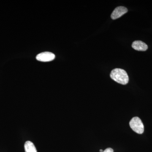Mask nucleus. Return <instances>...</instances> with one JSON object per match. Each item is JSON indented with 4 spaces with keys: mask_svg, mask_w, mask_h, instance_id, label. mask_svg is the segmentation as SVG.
I'll return each mask as SVG.
<instances>
[{
    "mask_svg": "<svg viewBox=\"0 0 152 152\" xmlns=\"http://www.w3.org/2000/svg\"><path fill=\"white\" fill-rule=\"evenodd\" d=\"M132 47L136 50L145 51L148 49V45L141 41H135L133 42Z\"/></svg>",
    "mask_w": 152,
    "mask_h": 152,
    "instance_id": "39448f33",
    "label": "nucleus"
},
{
    "mask_svg": "<svg viewBox=\"0 0 152 152\" xmlns=\"http://www.w3.org/2000/svg\"><path fill=\"white\" fill-rule=\"evenodd\" d=\"M103 151L102 150H100V152H102Z\"/></svg>",
    "mask_w": 152,
    "mask_h": 152,
    "instance_id": "6e6552de",
    "label": "nucleus"
},
{
    "mask_svg": "<svg viewBox=\"0 0 152 152\" xmlns=\"http://www.w3.org/2000/svg\"><path fill=\"white\" fill-rule=\"evenodd\" d=\"M102 152H114V151L111 148H107Z\"/></svg>",
    "mask_w": 152,
    "mask_h": 152,
    "instance_id": "0eeeda50",
    "label": "nucleus"
},
{
    "mask_svg": "<svg viewBox=\"0 0 152 152\" xmlns=\"http://www.w3.org/2000/svg\"><path fill=\"white\" fill-rule=\"evenodd\" d=\"M111 78L122 85H126L129 83V77L126 72L121 69H114L111 72Z\"/></svg>",
    "mask_w": 152,
    "mask_h": 152,
    "instance_id": "f257e3e1",
    "label": "nucleus"
},
{
    "mask_svg": "<svg viewBox=\"0 0 152 152\" xmlns=\"http://www.w3.org/2000/svg\"><path fill=\"white\" fill-rule=\"evenodd\" d=\"M36 58L42 62H49L55 58V55L51 52H43L37 55Z\"/></svg>",
    "mask_w": 152,
    "mask_h": 152,
    "instance_id": "7ed1b4c3",
    "label": "nucleus"
},
{
    "mask_svg": "<svg viewBox=\"0 0 152 152\" xmlns=\"http://www.w3.org/2000/svg\"><path fill=\"white\" fill-rule=\"evenodd\" d=\"M128 11V9L125 7H122V6L117 7L114 10L113 12L112 13L111 18L113 20H116V19L119 18L122 16L123 15L126 13Z\"/></svg>",
    "mask_w": 152,
    "mask_h": 152,
    "instance_id": "20e7f679",
    "label": "nucleus"
},
{
    "mask_svg": "<svg viewBox=\"0 0 152 152\" xmlns=\"http://www.w3.org/2000/svg\"><path fill=\"white\" fill-rule=\"evenodd\" d=\"M130 126L134 132L139 134H142L144 131V126L141 120L138 117H135L131 119Z\"/></svg>",
    "mask_w": 152,
    "mask_h": 152,
    "instance_id": "f03ea898",
    "label": "nucleus"
},
{
    "mask_svg": "<svg viewBox=\"0 0 152 152\" xmlns=\"http://www.w3.org/2000/svg\"><path fill=\"white\" fill-rule=\"evenodd\" d=\"M25 152H37L35 146L32 142L28 141L24 145Z\"/></svg>",
    "mask_w": 152,
    "mask_h": 152,
    "instance_id": "423d86ee",
    "label": "nucleus"
}]
</instances>
